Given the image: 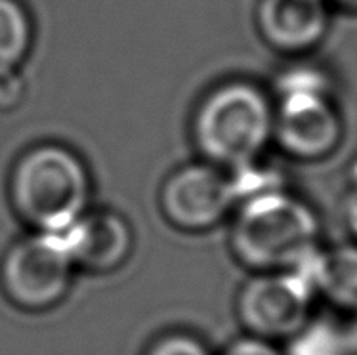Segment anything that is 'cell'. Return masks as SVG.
<instances>
[{
  "label": "cell",
  "mask_w": 357,
  "mask_h": 355,
  "mask_svg": "<svg viewBox=\"0 0 357 355\" xmlns=\"http://www.w3.org/2000/svg\"><path fill=\"white\" fill-rule=\"evenodd\" d=\"M348 346H350V355H357V315L348 325Z\"/></svg>",
  "instance_id": "obj_18"
},
{
  "label": "cell",
  "mask_w": 357,
  "mask_h": 355,
  "mask_svg": "<svg viewBox=\"0 0 357 355\" xmlns=\"http://www.w3.org/2000/svg\"><path fill=\"white\" fill-rule=\"evenodd\" d=\"M147 355H211L203 342L190 334L174 333L162 336L149 348Z\"/></svg>",
  "instance_id": "obj_13"
},
{
  "label": "cell",
  "mask_w": 357,
  "mask_h": 355,
  "mask_svg": "<svg viewBox=\"0 0 357 355\" xmlns=\"http://www.w3.org/2000/svg\"><path fill=\"white\" fill-rule=\"evenodd\" d=\"M90 180L75 153L43 145L23 155L12 176V201L37 232L63 233L86 214Z\"/></svg>",
  "instance_id": "obj_3"
},
{
  "label": "cell",
  "mask_w": 357,
  "mask_h": 355,
  "mask_svg": "<svg viewBox=\"0 0 357 355\" xmlns=\"http://www.w3.org/2000/svg\"><path fill=\"white\" fill-rule=\"evenodd\" d=\"M31 44L29 15L17 0H0V77L15 73Z\"/></svg>",
  "instance_id": "obj_12"
},
{
  "label": "cell",
  "mask_w": 357,
  "mask_h": 355,
  "mask_svg": "<svg viewBox=\"0 0 357 355\" xmlns=\"http://www.w3.org/2000/svg\"><path fill=\"white\" fill-rule=\"evenodd\" d=\"M314 287L315 296L333 310L357 315V243L321 245L298 266Z\"/></svg>",
  "instance_id": "obj_10"
},
{
  "label": "cell",
  "mask_w": 357,
  "mask_h": 355,
  "mask_svg": "<svg viewBox=\"0 0 357 355\" xmlns=\"http://www.w3.org/2000/svg\"><path fill=\"white\" fill-rule=\"evenodd\" d=\"M75 264L59 233L23 237L2 260L0 279L8 298L25 310H48L66 296Z\"/></svg>",
  "instance_id": "obj_6"
},
{
  "label": "cell",
  "mask_w": 357,
  "mask_h": 355,
  "mask_svg": "<svg viewBox=\"0 0 357 355\" xmlns=\"http://www.w3.org/2000/svg\"><path fill=\"white\" fill-rule=\"evenodd\" d=\"M224 355H284L281 349L273 344V342L262 340V338H256V336H243L231 342Z\"/></svg>",
  "instance_id": "obj_14"
},
{
  "label": "cell",
  "mask_w": 357,
  "mask_h": 355,
  "mask_svg": "<svg viewBox=\"0 0 357 355\" xmlns=\"http://www.w3.org/2000/svg\"><path fill=\"white\" fill-rule=\"evenodd\" d=\"M346 119L331 75L298 66L284 73L273 98V142L298 163H323L344 144Z\"/></svg>",
  "instance_id": "obj_2"
},
{
  "label": "cell",
  "mask_w": 357,
  "mask_h": 355,
  "mask_svg": "<svg viewBox=\"0 0 357 355\" xmlns=\"http://www.w3.org/2000/svg\"><path fill=\"white\" fill-rule=\"evenodd\" d=\"M23 98V82L22 79L10 73V75H2L0 77V109L8 111V109L15 107L22 102Z\"/></svg>",
  "instance_id": "obj_16"
},
{
  "label": "cell",
  "mask_w": 357,
  "mask_h": 355,
  "mask_svg": "<svg viewBox=\"0 0 357 355\" xmlns=\"http://www.w3.org/2000/svg\"><path fill=\"white\" fill-rule=\"evenodd\" d=\"M340 214L346 232L350 235V241L357 243V168L354 170V178L346 188V193L340 203Z\"/></svg>",
  "instance_id": "obj_15"
},
{
  "label": "cell",
  "mask_w": 357,
  "mask_h": 355,
  "mask_svg": "<svg viewBox=\"0 0 357 355\" xmlns=\"http://www.w3.org/2000/svg\"><path fill=\"white\" fill-rule=\"evenodd\" d=\"M284 344V355H350L348 325L315 313Z\"/></svg>",
  "instance_id": "obj_11"
},
{
  "label": "cell",
  "mask_w": 357,
  "mask_h": 355,
  "mask_svg": "<svg viewBox=\"0 0 357 355\" xmlns=\"http://www.w3.org/2000/svg\"><path fill=\"white\" fill-rule=\"evenodd\" d=\"M195 136L214 165H252L273 142V98L250 82L224 84L199 109Z\"/></svg>",
  "instance_id": "obj_4"
},
{
  "label": "cell",
  "mask_w": 357,
  "mask_h": 355,
  "mask_svg": "<svg viewBox=\"0 0 357 355\" xmlns=\"http://www.w3.org/2000/svg\"><path fill=\"white\" fill-rule=\"evenodd\" d=\"M59 235L75 266L100 273L119 268L132 248L130 227L113 212L84 214Z\"/></svg>",
  "instance_id": "obj_9"
},
{
  "label": "cell",
  "mask_w": 357,
  "mask_h": 355,
  "mask_svg": "<svg viewBox=\"0 0 357 355\" xmlns=\"http://www.w3.org/2000/svg\"><path fill=\"white\" fill-rule=\"evenodd\" d=\"M321 218L306 199L284 188L268 189L239 203L231 250L255 273L289 271L323 245Z\"/></svg>",
  "instance_id": "obj_1"
},
{
  "label": "cell",
  "mask_w": 357,
  "mask_h": 355,
  "mask_svg": "<svg viewBox=\"0 0 357 355\" xmlns=\"http://www.w3.org/2000/svg\"><path fill=\"white\" fill-rule=\"evenodd\" d=\"M239 203L234 176L218 167H185L165 183L160 204L180 229L203 232L224 220Z\"/></svg>",
  "instance_id": "obj_7"
},
{
  "label": "cell",
  "mask_w": 357,
  "mask_h": 355,
  "mask_svg": "<svg viewBox=\"0 0 357 355\" xmlns=\"http://www.w3.org/2000/svg\"><path fill=\"white\" fill-rule=\"evenodd\" d=\"M317 296L300 268L255 273L237 294V315L247 333L268 342H287L314 317Z\"/></svg>",
  "instance_id": "obj_5"
},
{
  "label": "cell",
  "mask_w": 357,
  "mask_h": 355,
  "mask_svg": "<svg viewBox=\"0 0 357 355\" xmlns=\"http://www.w3.org/2000/svg\"><path fill=\"white\" fill-rule=\"evenodd\" d=\"M327 0H260L256 23L264 40L284 56L300 58L317 50L331 31Z\"/></svg>",
  "instance_id": "obj_8"
},
{
  "label": "cell",
  "mask_w": 357,
  "mask_h": 355,
  "mask_svg": "<svg viewBox=\"0 0 357 355\" xmlns=\"http://www.w3.org/2000/svg\"><path fill=\"white\" fill-rule=\"evenodd\" d=\"M333 12H340L346 15H357V0H327Z\"/></svg>",
  "instance_id": "obj_17"
}]
</instances>
